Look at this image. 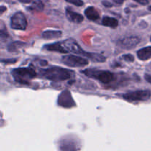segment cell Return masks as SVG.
<instances>
[{
	"label": "cell",
	"mask_w": 151,
	"mask_h": 151,
	"mask_svg": "<svg viewBox=\"0 0 151 151\" xmlns=\"http://www.w3.org/2000/svg\"><path fill=\"white\" fill-rule=\"evenodd\" d=\"M63 45L65 46L69 52L75 53L77 55H81L83 57L88 58L91 61L99 62V63H103L106 60V58L104 55L99 53L94 52H87L85 50L81 48V46L78 44L76 41L73 38H68L63 41Z\"/></svg>",
	"instance_id": "1"
},
{
	"label": "cell",
	"mask_w": 151,
	"mask_h": 151,
	"mask_svg": "<svg viewBox=\"0 0 151 151\" xmlns=\"http://www.w3.org/2000/svg\"><path fill=\"white\" fill-rule=\"evenodd\" d=\"M40 75L44 79L52 81H63L73 76L74 72L59 66H51L40 70Z\"/></svg>",
	"instance_id": "2"
},
{
	"label": "cell",
	"mask_w": 151,
	"mask_h": 151,
	"mask_svg": "<svg viewBox=\"0 0 151 151\" xmlns=\"http://www.w3.org/2000/svg\"><path fill=\"white\" fill-rule=\"evenodd\" d=\"M11 74L15 81L21 84H28L37 75L35 71L30 67L16 68L12 70Z\"/></svg>",
	"instance_id": "3"
},
{
	"label": "cell",
	"mask_w": 151,
	"mask_h": 151,
	"mask_svg": "<svg viewBox=\"0 0 151 151\" xmlns=\"http://www.w3.org/2000/svg\"><path fill=\"white\" fill-rule=\"evenodd\" d=\"M83 73L88 78L98 80L103 84H109L113 82L115 79V75L109 71L97 70V69H86L83 71Z\"/></svg>",
	"instance_id": "4"
},
{
	"label": "cell",
	"mask_w": 151,
	"mask_h": 151,
	"mask_svg": "<svg viewBox=\"0 0 151 151\" xmlns=\"http://www.w3.org/2000/svg\"><path fill=\"white\" fill-rule=\"evenodd\" d=\"M61 62L69 67H84L88 64V60L86 58L75 55H66L61 58Z\"/></svg>",
	"instance_id": "5"
},
{
	"label": "cell",
	"mask_w": 151,
	"mask_h": 151,
	"mask_svg": "<svg viewBox=\"0 0 151 151\" xmlns=\"http://www.w3.org/2000/svg\"><path fill=\"white\" fill-rule=\"evenodd\" d=\"M151 97L150 90H136L123 94V98L128 101H146Z\"/></svg>",
	"instance_id": "6"
},
{
	"label": "cell",
	"mask_w": 151,
	"mask_h": 151,
	"mask_svg": "<svg viewBox=\"0 0 151 151\" xmlns=\"http://www.w3.org/2000/svg\"><path fill=\"white\" fill-rule=\"evenodd\" d=\"M10 27L16 30H25L27 27L25 15L22 12H16L10 18Z\"/></svg>",
	"instance_id": "7"
},
{
	"label": "cell",
	"mask_w": 151,
	"mask_h": 151,
	"mask_svg": "<svg viewBox=\"0 0 151 151\" xmlns=\"http://www.w3.org/2000/svg\"><path fill=\"white\" fill-rule=\"evenodd\" d=\"M58 105L63 108H72L76 106L69 90H64L60 93L58 98Z\"/></svg>",
	"instance_id": "8"
},
{
	"label": "cell",
	"mask_w": 151,
	"mask_h": 151,
	"mask_svg": "<svg viewBox=\"0 0 151 151\" xmlns=\"http://www.w3.org/2000/svg\"><path fill=\"white\" fill-rule=\"evenodd\" d=\"M140 43V38L137 36H129L118 41L117 44L121 48L125 50H131L137 47Z\"/></svg>",
	"instance_id": "9"
},
{
	"label": "cell",
	"mask_w": 151,
	"mask_h": 151,
	"mask_svg": "<svg viewBox=\"0 0 151 151\" xmlns=\"http://www.w3.org/2000/svg\"><path fill=\"white\" fill-rule=\"evenodd\" d=\"M44 50H47V51L50 52H57L60 53H68L69 51L67 50V49L65 47V46L63 45V41L61 42H55L52 44H45V45L43 47Z\"/></svg>",
	"instance_id": "10"
},
{
	"label": "cell",
	"mask_w": 151,
	"mask_h": 151,
	"mask_svg": "<svg viewBox=\"0 0 151 151\" xmlns=\"http://www.w3.org/2000/svg\"><path fill=\"white\" fill-rule=\"evenodd\" d=\"M66 16L67 19L73 23L80 24L83 22L84 20V17L82 14L75 12L74 10H72V8L69 7L66 8Z\"/></svg>",
	"instance_id": "11"
},
{
	"label": "cell",
	"mask_w": 151,
	"mask_h": 151,
	"mask_svg": "<svg viewBox=\"0 0 151 151\" xmlns=\"http://www.w3.org/2000/svg\"><path fill=\"white\" fill-rule=\"evenodd\" d=\"M84 14L88 19L91 21H97L100 18V13L97 9L93 6H90L86 8Z\"/></svg>",
	"instance_id": "12"
},
{
	"label": "cell",
	"mask_w": 151,
	"mask_h": 151,
	"mask_svg": "<svg viewBox=\"0 0 151 151\" xmlns=\"http://www.w3.org/2000/svg\"><path fill=\"white\" fill-rule=\"evenodd\" d=\"M137 57L141 60H147L151 58V46L144 47L137 51Z\"/></svg>",
	"instance_id": "13"
},
{
	"label": "cell",
	"mask_w": 151,
	"mask_h": 151,
	"mask_svg": "<svg viewBox=\"0 0 151 151\" xmlns=\"http://www.w3.org/2000/svg\"><path fill=\"white\" fill-rule=\"evenodd\" d=\"M62 35V32L60 30H55V29H47L42 32V38L45 39H54L59 38Z\"/></svg>",
	"instance_id": "14"
},
{
	"label": "cell",
	"mask_w": 151,
	"mask_h": 151,
	"mask_svg": "<svg viewBox=\"0 0 151 151\" xmlns=\"http://www.w3.org/2000/svg\"><path fill=\"white\" fill-rule=\"evenodd\" d=\"M102 24L106 27H109L111 28L117 27L119 25V22L116 19L109 16H104L102 19Z\"/></svg>",
	"instance_id": "15"
},
{
	"label": "cell",
	"mask_w": 151,
	"mask_h": 151,
	"mask_svg": "<svg viewBox=\"0 0 151 151\" xmlns=\"http://www.w3.org/2000/svg\"><path fill=\"white\" fill-rule=\"evenodd\" d=\"M44 8V4L41 0H34L29 7H27L29 11H42Z\"/></svg>",
	"instance_id": "16"
},
{
	"label": "cell",
	"mask_w": 151,
	"mask_h": 151,
	"mask_svg": "<svg viewBox=\"0 0 151 151\" xmlns=\"http://www.w3.org/2000/svg\"><path fill=\"white\" fill-rule=\"evenodd\" d=\"M26 44V43L22 42V41H14V42H12L9 44L8 47H7V50L9 52L18 51L21 48L24 47Z\"/></svg>",
	"instance_id": "17"
},
{
	"label": "cell",
	"mask_w": 151,
	"mask_h": 151,
	"mask_svg": "<svg viewBox=\"0 0 151 151\" xmlns=\"http://www.w3.org/2000/svg\"><path fill=\"white\" fill-rule=\"evenodd\" d=\"M67 2L70 3V4H74V5L77 6V7H81L84 4V2L83 0H65Z\"/></svg>",
	"instance_id": "18"
},
{
	"label": "cell",
	"mask_w": 151,
	"mask_h": 151,
	"mask_svg": "<svg viewBox=\"0 0 151 151\" xmlns=\"http://www.w3.org/2000/svg\"><path fill=\"white\" fill-rule=\"evenodd\" d=\"M122 57V58L125 60V61L129 62V63H132V62H134V60H135V58H134V56L131 54L123 55Z\"/></svg>",
	"instance_id": "19"
},
{
	"label": "cell",
	"mask_w": 151,
	"mask_h": 151,
	"mask_svg": "<svg viewBox=\"0 0 151 151\" xmlns=\"http://www.w3.org/2000/svg\"><path fill=\"white\" fill-rule=\"evenodd\" d=\"M18 59L17 58H10V59H1V62L3 63H9V64H11V63H16L17 62Z\"/></svg>",
	"instance_id": "20"
},
{
	"label": "cell",
	"mask_w": 151,
	"mask_h": 151,
	"mask_svg": "<svg viewBox=\"0 0 151 151\" xmlns=\"http://www.w3.org/2000/svg\"><path fill=\"white\" fill-rule=\"evenodd\" d=\"M0 35H1V41L6 39V38H8V36H9V35H8V33H7V30H6V31L4 30V29H3V27H1V31H0Z\"/></svg>",
	"instance_id": "21"
},
{
	"label": "cell",
	"mask_w": 151,
	"mask_h": 151,
	"mask_svg": "<svg viewBox=\"0 0 151 151\" xmlns=\"http://www.w3.org/2000/svg\"><path fill=\"white\" fill-rule=\"evenodd\" d=\"M102 4H103L106 7H111L112 6H113L112 3L109 2L107 0H103V1H102Z\"/></svg>",
	"instance_id": "22"
},
{
	"label": "cell",
	"mask_w": 151,
	"mask_h": 151,
	"mask_svg": "<svg viewBox=\"0 0 151 151\" xmlns=\"http://www.w3.org/2000/svg\"><path fill=\"white\" fill-rule=\"evenodd\" d=\"M135 1H137L139 4H142V5H147L149 4V0H134Z\"/></svg>",
	"instance_id": "23"
},
{
	"label": "cell",
	"mask_w": 151,
	"mask_h": 151,
	"mask_svg": "<svg viewBox=\"0 0 151 151\" xmlns=\"http://www.w3.org/2000/svg\"><path fill=\"white\" fill-rule=\"evenodd\" d=\"M145 79V81H147V83H149L151 84V75H148V74H145L144 76Z\"/></svg>",
	"instance_id": "24"
},
{
	"label": "cell",
	"mask_w": 151,
	"mask_h": 151,
	"mask_svg": "<svg viewBox=\"0 0 151 151\" xmlns=\"http://www.w3.org/2000/svg\"><path fill=\"white\" fill-rule=\"evenodd\" d=\"M18 1H19L20 2H22V3H24V4H27V3L32 2L34 0H18Z\"/></svg>",
	"instance_id": "25"
},
{
	"label": "cell",
	"mask_w": 151,
	"mask_h": 151,
	"mask_svg": "<svg viewBox=\"0 0 151 151\" xmlns=\"http://www.w3.org/2000/svg\"><path fill=\"white\" fill-rule=\"evenodd\" d=\"M125 1V0H113L114 2H115L117 4H122Z\"/></svg>",
	"instance_id": "26"
},
{
	"label": "cell",
	"mask_w": 151,
	"mask_h": 151,
	"mask_svg": "<svg viewBox=\"0 0 151 151\" xmlns=\"http://www.w3.org/2000/svg\"><path fill=\"white\" fill-rule=\"evenodd\" d=\"M6 10H7V7H4V6H1V14H2Z\"/></svg>",
	"instance_id": "27"
},
{
	"label": "cell",
	"mask_w": 151,
	"mask_h": 151,
	"mask_svg": "<svg viewBox=\"0 0 151 151\" xmlns=\"http://www.w3.org/2000/svg\"><path fill=\"white\" fill-rule=\"evenodd\" d=\"M147 9H148V10H150V11H151V5L149 6L148 8H147Z\"/></svg>",
	"instance_id": "28"
},
{
	"label": "cell",
	"mask_w": 151,
	"mask_h": 151,
	"mask_svg": "<svg viewBox=\"0 0 151 151\" xmlns=\"http://www.w3.org/2000/svg\"><path fill=\"white\" fill-rule=\"evenodd\" d=\"M150 41H151V37H150Z\"/></svg>",
	"instance_id": "29"
}]
</instances>
